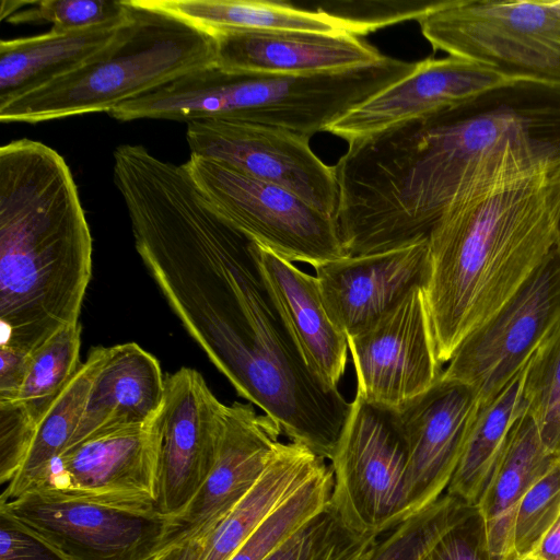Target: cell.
I'll return each mask as SVG.
<instances>
[{
	"label": "cell",
	"instance_id": "cell-32",
	"mask_svg": "<svg viewBox=\"0 0 560 560\" xmlns=\"http://www.w3.org/2000/svg\"><path fill=\"white\" fill-rule=\"evenodd\" d=\"M129 11L128 0H43L30 1L26 9L10 15L7 21L45 22L50 23L51 28L70 31L120 21Z\"/></svg>",
	"mask_w": 560,
	"mask_h": 560
},
{
	"label": "cell",
	"instance_id": "cell-3",
	"mask_svg": "<svg viewBox=\"0 0 560 560\" xmlns=\"http://www.w3.org/2000/svg\"><path fill=\"white\" fill-rule=\"evenodd\" d=\"M415 67L389 56L370 66L318 74L231 71L215 63L124 103L115 116L119 121L186 124L231 117L312 137Z\"/></svg>",
	"mask_w": 560,
	"mask_h": 560
},
{
	"label": "cell",
	"instance_id": "cell-2",
	"mask_svg": "<svg viewBox=\"0 0 560 560\" xmlns=\"http://www.w3.org/2000/svg\"><path fill=\"white\" fill-rule=\"evenodd\" d=\"M92 236L63 158L35 140L0 148L1 343L34 351L79 324Z\"/></svg>",
	"mask_w": 560,
	"mask_h": 560
},
{
	"label": "cell",
	"instance_id": "cell-19",
	"mask_svg": "<svg viewBox=\"0 0 560 560\" xmlns=\"http://www.w3.org/2000/svg\"><path fill=\"white\" fill-rule=\"evenodd\" d=\"M164 394L165 380L151 353L136 342L106 348L68 448L101 433L149 425Z\"/></svg>",
	"mask_w": 560,
	"mask_h": 560
},
{
	"label": "cell",
	"instance_id": "cell-10",
	"mask_svg": "<svg viewBox=\"0 0 560 560\" xmlns=\"http://www.w3.org/2000/svg\"><path fill=\"white\" fill-rule=\"evenodd\" d=\"M186 139L190 155L284 187L336 217L338 185L334 167L313 152L311 137L231 117H209L187 122Z\"/></svg>",
	"mask_w": 560,
	"mask_h": 560
},
{
	"label": "cell",
	"instance_id": "cell-8",
	"mask_svg": "<svg viewBox=\"0 0 560 560\" xmlns=\"http://www.w3.org/2000/svg\"><path fill=\"white\" fill-rule=\"evenodd\" d=\"M0 514L65 560H151L167 546L170 521L45 491L0 501Z\"/></svg>",
	"mask_w": 560,
	"mask_h": 560
},
{
	"label": "cell",
	"instance_id": "cell-14",
	"mask_svg": "<svg viewBox=\"0 0 560 560\" xmlns=\"http://www.w3.org/2000/svg\"><path fill=\"white\" fill-rule=\"evenodd\" d=\"M527 83L490 66L447 56L416 62L406 77L361 103L326 130L348 143L392 126L472 104L487 93Z\"/></svg>",
	"mask_w": 560,
	"mask_h": 560
},
{
	"label": "cell",
	"instance_id": "cell-35",
	"mask_svg": "<svg viewBox=\"0 0 560 560\" xmlns=\"http://www.w3.org/2000/svg\"><path fill=\"white\" fill-rule=\"evenodd\" d=\"M350 3L353 8L341 3L343 7L339 9H322L347 21L352 33L360 36L406 20H418L434 2H369L371 8L364 7L363 2H359L362 8Z\"/></svg>",
	"mask_w": 560,
	"mask_h": 560
},
{
	"label": "cell",
	"instance_id": "cell-33",
	"mask_svg": "<svg viewBox=\"0 0 560 560\" xmlns=\"http://www.w3.org/2000/svg\"><path fill=\"white\" fill-rule=\"evenodd\" d=\"M560 515V460L523 498L514 525L515 560L527 557Z\"/></svg>",
	"mask_w": 560,
	"mask_h": 560
},
{
	"label": "cell",
	"instance_id": "cell-4",
	"mask_svg": "<svg viewBox=\"0 0 560 560\" xmlns=\"http://www.w3.org/2000/svg\"><path fill=\"white\" fill-rule=\"evenodd\" d=\"M128 2L129 19L110 45L75 70L0 105L1 122L108 114L217 63L212 34L148 0Z\"/></svg>",
	"mask_w": 560,
	"mask_h": 560
},
{
	"label": "cell",
	"instance_id": "cell-11",
	"mask_svg": "<svg viewBox=\"0 0 560 560\" xmlns=\"http://www.w3.org/2000/svg\"><path fill=\"white\" fill-rule=\"evenodd\" d=\"M223 408L196 370L182 368L165 378L164 400L150 427L155 511L168 520L186 509L213 467Z\"/></svg>",
	"mask_w": 560,
	"mask_h": 560
},
{
	"label": "cell",
	"instance_id": "cell-16",
	"mask_svg": "<svg viewBox=\"0 0 560 560\" xmlns=\"http://www.w3.org/2000/svg\"><path fill=\"white\" fill-rule=\"evenodd\" d=\"M281 434L277 422L250 404L224 405L213 467L186 509L168 520L167 546L206 537L261 477Z\"/></svg>",
	"mask_w": 560,
	"mask_h": 560
},
{
	"label": "cell",
	"instance_id": "cell-34",
	"mask_svg": "<svg viewBox=\"0 0 560 560\" xmlns=\"http://www.w3.org/2000/svg\"><path fill=\"white\" fill-rule=\"evenodd\" d=\"M36 427L18 402L0 401V481L9 483L21 468Z\"/></svg>",
	"mask_w": 560,
	"mask_h": 560
},
{
	"label": "cell",
	"instance_id": "cell-23",
	"mask_svg": "<svg viewBox=\"0 0 560 560\" xmlns=\"http://www.w3.org/2000/svg\"><path fill=\"white\" fill-rule=\"evenodd\" d=\"M326 465L307 446L281 442L255 486L205 537L199 560H229L288 497Z\"/></svg>",
	"mask_w": 560,
	"mask_h": 560
},
{
	"label": "cell",
	"instance_id": "cell-30",
	"mask_svg": "<svg viewBox=\"0 0 560 560\" xmlns=\"http://www.w3.org/2000/svg\"><path fill=\"white\" fill-rule=\"evenodd\" d=\"M378 537L349 528L329 503L265 560H369Z\"/></svg>",
	"mask_w": 560,
	"mask_h": 560
},
{
	"label": "cell",
	"instance_id": "cell-26",
	"mask_svg": "<svg viewBox=\"0 0 560 560\" xmlns=\"http://www.w3.org/2000/svg\"><path fill=\"white\" fill-rule=\"evenodd\" d=\"M105 352L104 347L90 351L85 362L42 418L21 468L3 490L0 501L13 500L32 491L52 462L68 450Z\"/></svg>",
	"mask_w": 560,
	"mask_h": 560
},
{
	"label": "cell",
	"instance_id": "cell-37",
	"mask_svg": "<svg viewBox=\"0 0 560 560\" xmlns=\"http://www.w3.org/2000/svg\"><path fill=\"white\" fill-rule=\"evenodd\" d=\"M0 560H65L45 542L0 514Z\"/></svg>",
	"mask_w": 560,
	"mask_h": 560
},
{
	"label": "cell",
	"instance_id": "cell-1",
	"mask_svg": "<svg viewBox=\"0 0 560 560\" xmlns=\"http://www.w3.org/2000/svg\"><path fill=\"white\" fill-rule=\"evenodd\" d=\"M560 150L506 145L441 217L423 287L441 366L517 293L557 246Z\"/></svg>",
	"mask_w": 560,
	"mask_h": 560
},
{
	"label": "cell",
	"instance_id": "cell-9",
	"mask_svg": "<svg viewBox=\"0 0 560 560\" xmlns=\"http://www.w3.org/2000/svg\"><path fill=\"white\" fill-rule=\"evenodd\" d=\"M560 326L558 246L487 324L468 336L441 376L460 382L479 404L492 400Z\"/></svg>",
	"mask_w": 560,
	"mask_h": 560
},
{
	"label": "cell",
	"instance_id": "cell-5",
	"mask_svg": "<svg viewBox=\"0 0 560 560\" xmlns=\"http://www.w3.org/2000/svg\"><path fill=\"white\" fill-rule=\"evenodd\" d=\"M434 50L560 89V0H443L418 20Z\"/></svg>",
	"mask_w": 560,
	"mask_h": 560
},
{
	"label": "cell",
	"instance_id": "cell-29",
	"mask_svg": "<svg viewBox=\"0 0 560 560\" xmlns=\"http://www.w3.org/2000/svg\"><path fill=\"white\" fill-rule=\"evenodd\" d=\"M476 506L444 493L381 535L369 560H423L438 541Z\"/></svg>",
	"mask_w": 560,
	"mask_h": 560
},
{
	"label": "cell",
	"instance_id": "cell-38",
	"mask_svg": "<svg viewBox=\"0 0 560 560\" xmlns=\"http://www.w3.org/2000/svg\"><path fill=\"white\" fill-rule=\"evenodd\" d=\"M31 352L0 343V401L14 402L26 375Z\"/></svg>",
	"mask_w": 560,
	"mask_h": 560
},
{
	"label": "cell",
	"instance_id": "cell-17",
	"mask_svg": "<svg viewBox=\"0 0 560 560\" xmlns=\"http://www.w3.org/2000/svg\"><path fill=\"white\" fill-rule=\"evenodd\" d=\"M326 312L346 337L395 307L430 272L429 241L383 253L346 256L314 267Z\"/></svg>",
	"mask_w": 560,
	"mask_h": 560
},
{
	"label": "cell",
	"instance_id": "cell-6",
	"mask_svg": "<svg viewBox=\"0 0 560 560\" xmlns=\"http://www.w3.org/2000/svg\"><path fill=\"white\" fill-rule=\"evenodd\" d=\"M330 460V506L349 528L381 536L410 516L408 451L395 408L355 395Z\"/></svg>",
	"mask_w": 560,
	"mask_h": 560
},
{
	"label": "cell",
	"instance_id": "cell-27",
	"mask_svg": "<svg viewBox=\"0 0 560 560\" xmlns=\"http://www.w3.org/2000/svg\"><path fill=\"white\" fill-rule=\"evenodd\" d=\"M81 326L72 325L55 332L31 352L18 402L35 427L57 400L81 364Z\"/></svg>",
	"mask_w": 560,
	"mask_h": 560
},
{
	"label": "cell",
	"instance_id": "cell-18",
	"mask_svg": "<svg viewBox=\"0 0 560 560\" xmlns=\"http://www.w3.org/2000/svg\"><path fill=\"white\" fill-rule=\"evenodd\" d=\"M212 35L217 65L231 71L332 73L385 58L377 48L350 33L226 31Z\"/></svg>",
	"mask_w": 560,
	"mask_h": 560
},
{
	"label": "cell",
	"instance_id": "cell-20",
	"mask_svg": "<svg viewBox=\"0 0 560 560\" xmlns=\"http://www.w3.org/2000/svg\"><path fill=\"white\" fill-rule=\"evenodd\" d=\"M258 244V243H257ZM264 275L310 369L338 388L348 361V341L329 318L315 276L258 244Z\"/></svg>",
	"mask_w": 560,
	"mask_h": 560
},
{
	"label": "cell",
	"instance_id": "cell-7",
	"mask_svg": "<svg viewBox=\"0 0 560 560\" xmlns=\"http://www.w3.org/2000/svg\"><path fill=\"white\" fill-rule=\"evenodd\" d=\"M184 166L221 217L280 257L316 267L349 256L335 218L289 189L195 155Z\"/></svg>",
	"mask_w": 560,
	"mask_h": 560
},
{
	"label": "cell",
	"instance_id": "cell-36",
	"mask_svg": "<svg viewBox=\"0 0 560 560\" xmlns=\"http://www.w3.org/2000/svg\"><path fill=\"white\" fill-rule=\"evenodd\" d=\"M423 560H490L477 509L448 530Z\"/></svg>",
	"mask_w": 560,
	"mask_h": 560
},
{
	"label": "cell",
	"instance_id": "cell-25",
	"mask_svg": "<svg viewBox=\"0 0 560 560\" xmlns=\"http://www.w3.org/2000/svg\"><path fill=\"white\" fill-rule=\"evenodd\" d=\"M525 366L492 400L479 404L460 458L446 489V493L469 505L476 506L512 428L526 412L523 397Z\"/></svg>",
	"mask_w": 560,
	"mask_h": 560
},
{
	"label": "cell",
	"instance_id": "cell-41",
	"mask_svg": "<svg viewBox=\"0 0 560 560\" xmlns=\"http://www.w3.org/2000/svg\"><path fill=\"white\" fill-rule=\"evenodd\" d=\"M517 560H536V559L530 558V557H524V558H521V559H517Z\"/></svg>",
	"mask_w": 560,
	"mask_h": 560
},
{
	"label": "cell",
	"instance_id": "cell-39",
	"mask_svg": "<svg viewBox=\"0 0 560 560\" xmlns=\"http://www.w3.org/2000/svg\"><path fill=\"white\" fill-rule=\"evenodd\" d=\"M205 537L173 542L151 560H199Z\"/></svg>",
	"mask_w": 560,
	"mask_h": 560
},
{
	"label": "cell",
	"instance_id": "cell-24",
	"mask_svg": "<svg viewBox=\"0 0 560 560\" xmlns=\"http://www.w3.org/2000/svg\"><path fill=\"white\" fill-rule=\"evenodd\" d=\"M161 10L177 15L210 33L226 31H300L352 33L350 24L322 8H295L267 0H148ZM354 35V34H353Z\"/></svg>",
	"mask_w": 560,
	"mask_h": 560
},
{
	"label": "cell",
	"instance_id": "cell-12",
	"mask_svg": "<svg viewBox=\"0 0 560 560\" xmlns=\"http://www.w3.org/2000/svg\"><path fill=\"white\" fill-rule=\"evenodd\" d=\"M357 394L397 408L428 390L441 376L422 287L361 332L348 337Z\"/></svg>",
	"mask_w": 560,
	"mask_h": 560
},
{
	"label": "cell",
	"instance_id": "cell-40",
	"mask_svg": "<svg viewBox=\"0 0 560 560\" xmlns=\"http://www.w3.org/2000/svg\"><path fill=\"white\" fill-rule=\"evenodd\" d=\"M527 557L536 560H560V515Z\"/></svg>",
	"mask_w": 560,
	"mask_h": 560
},
{
	"label": "cell",
	"instance_id": "cell-31",
	"mask_svg": "<svg viewBox=\"0 0 560 560\" xmlns=\"http://www.w3.org/2000/svg\"><path fill=\"white\" fill-rule=\"evenodd\" d=\"M523 397L544 445L560 459V326L528 360Z\"/></svg>",
	"mask_w": 560,
	"mask_h": 560
},
{
	"label": "cell",
	"instance_id": "cell-15",
	"mask_svg": "<svg viewBox=\"0 0 560 560\" xmlns=\"http://www.w3.org/2000/svg\"><path fill=\"white\" fill-rule=\"evenodd\" d=\"M478 407L469 386L439 377L428 390L395 408L408 451L410 515L446 492Z\"/></svg>",
	"mask_w": 560,
	"mask_h": 560
},
{
	"label": "cell",
	"instance_id": "cell-28",
	"mask_svg": "<svg viewBox=\"0 0 560 560\" xmlns=\"http://www.w3.org/2000/svg\"><path fill=\"white\" fill-rule=\"evenodd\" d=\"M332 488V468L326 465L288 497L229 560H265L302 525L329 505Z\"/></svg>",
	"mask_w": 560,
	"mask_h": 560
},
{
	"label": "cell",
	"instance_id": "cell-22",
	"mask_svg": "<svg viewBox=\"0 0 560 560\" xmlns=\"http://www.w3.org/2000/svg\"><path fill=\"white\" fill-rule=\"evenodd\" d=\"M129 15L130 11L124 20L81 30L51 28L40 35L1 40L0 105L90 61L112 44Z\"/></svg>",
	"mask_w": 560,
	"mask_h": 560
},
{
	"label": "cell",
	"instance_id": "cell-42",
	"mask_svg": "<svg viewBox=\"0 0 560 560\" xmlns=\"http://www.w3.org/2000/svg\"><path fill=\"white\" fill-rule=\"evenodd\" d=\"M557 246H558V248L560 249V229H559V237H558Z\"/></svg>",
	"mask_w": 560,
	"mask_h": 560
},
{
	"label": "cell",
	"instance_id": "cell-13",
	"mask_svg": "<svg viewBox=\"0 0 560 560\" xmlns=\"http://www.w3.org/2000/svg\"><path fill=\"white\" fill-rule=\"evenodd\" d=\"M150 424L81 441L52 462L32 491L156 512V456Z\"/></svg>",
	"mask_w": 560,
	"mask_h": 560
},
{
	"label": "cell",
	"instance_id": "cell-21",
	"mask_svg": "<svg viewBox=\"0 0 560 560\" xmlns=\"http://www.w3.org/2000/svg\"><path fill=\"white\" fill-rule=\"evenodd\" d=\"M558 460L544 445L527 412L512 428L495 468L476 504L490 560H515L514 525L530 487Z\"/></svg>",
	"mask_w": 560,
	"mask_h": 560
}]
</instances>
